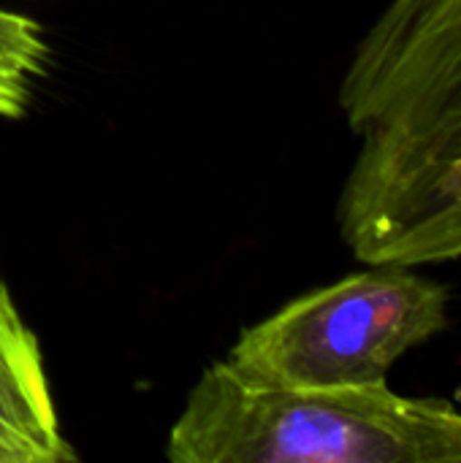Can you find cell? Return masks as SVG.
<instances>
[{"instance_id": "cell-1", "label": "cell", "mask_w": 461, "mask_h": 463, "mask_svg": "<svg viewBox=\"0 0 461 463\" xmlns=\"http://www.w3.org/2000/svg\"><path fill=\"white\" fill-rule=\"evenodd\" d=\"M359 152L337 225L364 266L461 260V0H389L340 84Z\"/></svg>"}, {"instance_id": "cell-2", "label": "cell", "mask_w": 461, "mask_h": 463, "mask_svg": "<svg viewBox=\"0 0 461 463\" xmlns=\"http://www.w3.org/2000/svg\"><path fill=\"white\" fill-rule=\"evenodd\" d=\"M171 463H461V410L389 383L269 388L215 361L166 439Z\"/></svg>"}, {"instance_id": "cell-3", "label": "cell", "mask_w": 461, "mask_h": 463, "mask_svg": "<svg viewBox=\"0 0 461 463\" xmlns=\"http://www.w3.org/2000/svg\"><path fill=\"white\" fill-rule=\"evenodd\" d=\"M448 288L416 266H367L245 328L226 361L269 388L378 385L448 328Z\"/></svg>"}, {"instance_id": "cell-4", "label": "cell", "mask_w": 461, "mask_h": 463, "mask_svg": "<svg viewBox=\"0 0 461 463\" xmlns=\"http://www.w3.org/2000/svg\"><path fill=\"white\" fill-rule=\"evenodd\" d=\"M41 345L0 277V463H73Z\"/></svg>"}, {"instance_id": "cell-5", "label": "cell", "mask_w": 461, "mask_h": 463, "mask_svg": "<svg viewBox=\"0 0 461 463\" xmlns=\"http://www.w3.org/2000/svg\"><path fill=\"white\" fill-rule=\"evenodd\" d=\"M43 27L11 8H0V117L19 119L30 109V95L49 68Z\"/></svg>"}]
</instances>
